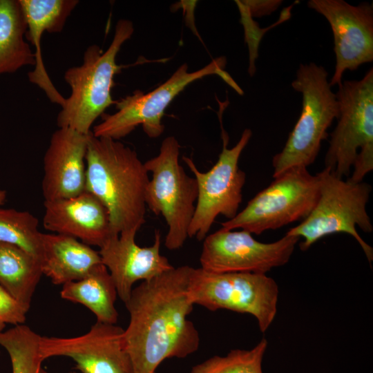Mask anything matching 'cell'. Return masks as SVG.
Here are the masks:
<instances>
[{
	"mask_svg": "<svg viewBox=\"0 0 373 373\" xmlns=\"http://www.w3.org/2000/svg\"><path fill=\"white\" fill-rule=\"evenodd\" d=\"M192 267L183 265L134 287L124 303L129 323L124 329L133 373H155L167 358L196 352L200 335L188 316L194 304L188 294Z\"/></svg>",
	"mask_w": 373,
	"mask_h": 373,
	"instance_id": "6da1fadb",
	"label": "cell"
},
{
	"mask_svg": "<svg viewBox=\"0 0 373 373\" xmlns=\"http://www.w3.org/2000/svg\"><path fill=\"white\" fill-rule=\"evenodd\" d=\"M85 191L106 207L112 231L137 229L145 223L149 172L137 152L119 140L90 134Z\"/></svg>",
	"mask_w": 373,
	"mask_h": 373,
	"instance_id": "7a4b0ae2",
	"label": "cell"
},
{
	"mask_svg": "<svg viewBox=\"0 0 373 373\" xmlns=\"http://www.w3.org/2000/svg\"><path fill=\"white\" fill-rule=\"evenodd\" d=\"M133 32L131 21L119 19L105 51L97 45L89 46L84 53L82 64L65 71L64 78L71 91L57 114L58 128H69L88 135L97 118L115 104L111 90L115 76L122 70L116 57Z\"/></svg>",
	"mask_w": 373,
	"mask_h": 373,
	"instance_id": "3957f363",
	"label": "cell"
},
{
	"mask_svg": "<svg viewBox=\"0 0 373 373\" xmlns=\"http://www.w3.org/2000/svg\"><path fill=\"white\" fill-rule=\"evenodd\" d=\"M328 72L314 63L301 64L292 88L303 96L300 115L282 151L272 160L274 178L296 167L307 168L315 161L327 129L339 115Z\"/></svg>",
	"mask_w": 373,
	"mask_h": 373,
	"instance_id": "277c9868",
	"label": "cell"
},
{
	"mask_svg": "<svg viewBox=\"0 0 373 373\" xmlns=\"http://www.w3.org/2000/svg\"><path fill=\"white\" fill-rule=\"evenodd\" d=\"M320 178L317 202L309 216L286 235L303 238L299 247L307 250L318 240L336 233L352 236L360 245L370 263L373 260V249L360 236L356 227L367 233L373 230L366 205L371 186L362 181L344 180L330 169L318 173Z\"/></svg>",
	"mask_w": 373,
	"mask_h": 373,
	"instance_id": "5b68a950",
	"label": "cell"
},
{
	"mask_svg": "<svg viewBox=\"0 0 373 373\" xmlns=\"http://www.w3.org/2000/svg\"><path fill=\"white\" fill-rule=\"evenodd\" d=\"M226 63L224 57H217L193 72H189L188 65L183 64L170 78L152 91L144 93L135 90L132 95L117 100L115 103L117 111L103 114L102 121L93 126L92 134L96 137L119 140L141 125L148 137H160L164 129L162 117L173 99L189 84L208 75L220 76L238 93L242 95V90L224 70Z\"/></svg>",
	"mask_w": 373,
	"mask_h": 373,
	"instance_id": "8992f818",
	"label": "cell"
},
{
	"mask_svg": "<svg viewBox=\"0 0 373 373\" xmlns=\"http://www.w3.org/2000/svg\"><path fill=\"white\" fill-rule=\"evenodd\" d=\"M180 146L174 136L162 142L157 155L144 162L151 174L146 188V207L155 216H162L168 226L165 247L181 248L186 240L198 198L195 178L186 174L180 164Z\"/></svg>",
	"mask_w": 373,
	"mask_h": 373,
	"instance_id": "52a82bcc",
	"label": "cell"
},
{
	"mask_svg": "<svg viewBox=\"0 0 373 373\" xmlns=\"http://www.w3.org/2000/svg\"><path fill=\"white\" fill-rule=\"evenodd\" d=\"M320 178L305 167L290 169L258 192L232 219L221 223L227 230L242 229L259 235L303 220L319 194Z\"/></svg>",
	"mask_w": 373,
	"mask_h": 373,
	"instance_id": "ba28073f",
	"label": "cell"
},
{
	"mask_svg": "<svg viewBox=\"0 0 373 373\" xmlns=\"http://www.w3.org/2000/svg\"><path fill=\"white\" fill-rule=\"evenodd\" d=\"M278 287L266 274L213 273L192 267L188 294L194 305L210 311L227 309L248 314L265 332L277 312Z\"/></svg>",
	"mask_w": 373,
	"mask_h": 373,
	"instance_id": "9c48e42d",
	"label": "cell"
},
{
	"mask_svg": "<svg viewBox=\"0 0 373 373\" xmlns=\"http://www.w3.org/2000/svg\"><path fill=\"white\" fill-rule=\"evenodd\" d=\"M221 129L222 149L217 162L208 171H200L191 158L182 157L198 185V198L188 236L195 237L199 241L208 235L218 216L222 215L227 220L235 217L242 200L246 175L239 168L238 162L252 131L245 129L237 144L229 149V137L222 124Z\"/></svg>",
	"mask_w": 373,
	"mask_h": 373,
	"instance_id": "30bf717a",
	"label": "cell"
},
{
	"mask_svg": "<svg viewBox=\"0 0 373 373\" xmlns=\"http://www.w3.org/2000/svg\"><path fill=\"white\" fill-rule=\"evenodd\" d=\"M335 93L338 123L330 134L325 168L348 177L357 155L373 158V68L360 80H345Z\"/></svg>",
	"mask_w": 373,
	"mask_h": 373,
	"instance_id": "8fae6325",
	"label": "cell"
},
{
	"mask_svg": "<svg viewBox=\"0 0 373 373\" xmlns=\"http://www.w3.org/2000/svg\"><path fill=\"white\" fill-rule=\"evenodd\" d=\"M299 240L285 234L277 241L265 243L247 231L221 228L204 238L201 268L213 273L266 274L288 262Z\"/></svg>",
	"mask_w": 373,
	"mask_h": 373,
	"instance_id": "7c38bea8",
	"label": "cell"
},
{
	"mask_svg": "<svg viewBox=\"0 0 373 373\" xmlns=\"http://www.w3.org/2000/svg\"><path fill=\"white\" fill-rule=\"evenodd\" d=\"M39 350L44 361L70 358L82 373H133L124 329L116 324L96 321L86 333L74 337L41 336Z\"/></svg>",
	"mask_w": 373,
	"mask_h": 373,
	"instance_id": "4fadbf2b",
	"label": "cell"
},
{
	"mask_svg": "<svg viewBox=\"0 0 373 373\" xmlns=\"http://www.w3.org/2000/svg\"><path fill=\"white\" fill-rule=\"evenodd\" d=\"M307 6L323 15L332 28L336 64L329 84L339 86L345 70H355L373 61L372 3L353 6L344 0H309Z\"/></svg>",
	"mask_w": 373,
	"mask_h": 373,
	"instance_id": "5bb4252c",
	"label": "cell"
},
{
	"mask_svg": "<svg viewBox=\"0 0 373 373\" xmlns=\"http://www.w3.org/2000/svg\"><path fill=\"white\" fill-rule=\"evenodd\" d=\"M138 231L131 229L113 235L99 251L124 303L129 299L137 281L151 280L174 267L160 254V231L155 230L153 244L149 247L136 244Z\"/></svg>",
	"mask_w": 373,
	"mask_h": 373,
	"instance_id": "9a60e30c",
	"label": "cell"
},
{
	"mask_svg": "<svg viewBox=\"0 0 373 373\" xmlns=\"http://www.w3.org/2000/svg\"><path fill=\"white\" fill-rule=\"evenodd\" d=\"M90 134L58 128L44 157V201L77 196L85 191L86 157Z\"/></svg>",
	"mask_w": 373,
	"mask_h": 373,
	"instance_id": "2e32d148",
	"label": "cell"
},
{
	"mask_svg": "<svg viewBox=\"0 0 373 373\" xmlns=\"http://www.w3.org/2000/svg\"><path fill=\"white\" fill-rule=\"evenodd\" d=\"M44 208L43 226L55 233L99 248L115 234L106 207L86 191L73 198L44 201Z\"/></svg>",
	"mask_w": 373,
	"mask_h": 373,
	"instance_id": "e0dca14e",
	"label": "cell"
},
{
	"mask_svg": "<svg viewBox=\"0 0 373 373\" xmlns=\"http://www.w3.org/2000/svg\"><path fill=\"white\" fill-rule=\"evenodd\" d=\"M27 30L26 39L35 48L34 70L28 74L29 81L41 88L52 103L61 107L64 97L50 78L41 55V39L44 32H61L68 17L79 3L77 0H19Z\"/></svg>",
	"mask_w": 373,
	"mask_h": 373,
	"instance_id": "ac0fdd59",
	"label": "cell"
},
{
	"mask_svg": "<svg viewBox=\"0 0 373 373\" xmlns=\"http://www.w3.org/2000/svg\"><path fill=\"white\" fill-rule=\"evenodd\" d=\"M40 263L43 275L63 285L84 278L102 262L99 251L76 238L42 233Z\"/></svg>",
	"mask_w": 373,
	"mask_h": 373,
	"instance_id": "d6986e66",
	"label": "cell"
},
{
	"mask_svg": "<svg viewBox=\"0 0 373 373\" xmlns=\"http://www.w3.org/2000/svg\"><path fill=\"white\" fill-rule=\"evenodd\" d=\"M60 295L63 299L87 307L98 322L109 324L117 322L118 312L115 306L117 296L116 286L102 263L84 278L63 285Z\"/></svg>",
	"mask_w": 373,
	"mask_h": 373,
	"instance_id": "ffe728a7",
	"label": "cell"
},
{
	"mask_svg": "<svg viewBox=\"0 0 373 373\" xmlns=\"http://www.w3.org/2000/svg\"><path fill=\"white\" fill-rule=\"evenodd\" d=\"M27 24L19 0H0V75L35 65L26 39Z\"/></svg>",
	"mask_w": 373,
	"mask_h": 373,
	"instance_id": "44dd1931",
	"label": "cell"
},
{
	"mask_svg": "<svg viewBox=\"0 0 373 373\" xmlns=\"http://www.w3.org/2000/svg\"><path fill=\"white\" fill-rule=\"evenodd\" d=\"M42 275L36 257L15 245L0 242V285L28 310Z\"/></svg>",
	"mask_w": 373,
	"mask_h": 373,
	"instance_id": "7402d4cb",
	"label": "cell"
},
{
	"mask_svg": "<svg viewBox=\"0 0 373 373\" xmlns=\"http://www.w3.org/2000/svg\"><path fill=\"white\" fill-rule=\"evenodd\" d=\"M41 336L23 324L0 332V345L10 356L12 373H48L42 367Z\"/></svg>",
	"mask_w": 373,
	"mask_h": 373,
	"instance_id": "603a6c76",
	"label": "cell"
},
{
	"mask_svg": "<svg viewBox=\"0 0 373 373\" xmlns=\"http://www.w3.org/2000/svg\"><path fill=\"white\" fill-rule=\"evenodd\" d=\"M39 220L31 213L0 207V242L15 245L40 261L41 232Z\"/></svg>",
	"mask_w": 373,
	"mask_h": 373,
	"instance_id": "cb8c5ba5",
	"label": "cell"
},
{
	"mask_svg": "<svg viewBox=\"0 0 373 373\" xmlns=\"http://www.w3.org/2000/svg\"><path fill=\"white\" fill-rule=\"evenodd\" d=\"M268 342L262 338L251 350H231L226 356H213L194 365L191 373H263L262 359Z\"/></svg>",
	"mask_w": 373,
	"mask_h": 373,
	"instance_id": "d4e9b609",
	"label": "cell"
},
{
	"mask_svg": "<svg viewBox=\"0 0 373 373\" xmlns=\"http://www.w3.org/2000/svg\"><path fill=\"white\" fill-rule=\"evenodd\" d=\"M28 310L0 285V332L7 324L22 325Z\"/></svg>",
	"mask_w": 373,
	"mask_h": 373,
	"instance_id": "484cf974",
	"label": "cell"
},
{
	"mask_svg": "<svg viewBox=\"0 0 373 373\" xmlns=\"http://www.w3.org/2000/svg\"><path fill=\"white\" fill-rule=\"evenodd\" d=\"M251 17H261L271 15L282 4L281 0L240 1Z\"/></svg>",
	"mask_w": 373,
	"mask_h": 373,
	"instance_id": "4316f807",
	"label": "cell"
},
{
	"mask_svg": "<svg viewBox=\"0 0 373 373\" xmlns=\"http://www.w3.org/2000/svg\"><path fill=\"white\" fill-rule=\"evenodd\" d=\"M6 198V191L0 190V207L4 203Z\"/></svg>",
	"mask_w": 373,
	"mask_h": 373,
	"instance_id": "83f0119b",
	"label": "cell"
},
{
	"mask_svg": "<svg viewBox=\"0 0 373 373\" xmlns=\"http://www.w3.org/2000/svg\"><path fill=\"white\" fill-rule=\"evenodd\" d=\"M68 373H78V372L72 371V372H68Z\"/></svg>",
	"mask_w": 373,
	"mask_h": 373,
	"instance_id": "f1b7e54d",
	"label": "cell"
}]
</instances>
